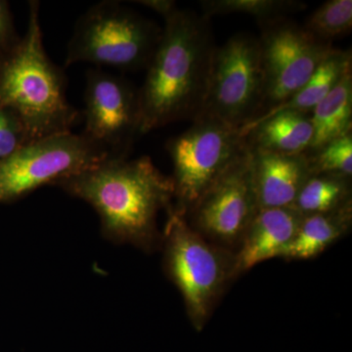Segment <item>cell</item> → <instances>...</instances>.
Instances as JSON below:
<instances>
[{
    "mask_svg": "<svg viewBox=\"0 0 352 352\" xmlns=\"http://www.w3.org/2000/svg\"><path fill=\"white\" fill-rule=\"evenodd\" d=\"M215 46L210 19L178 8L164 27L139 89L140 134L197 119L207 96Z\"/></svg>",
    "mask_w": 352,
    "mask_h": 352,
    "instance_id": "1",
    "label": "cell"
},
{
    "mask_svg": "<svg viewBox=\"0 0 352 352\" xmlns=\"http://www.w3.org/2000/svg\"><path fill=\"white\" fill-rule=\"evenodd\" d=\"M54 185L90 204L109 238L142 248L151 247L157 215L162 210H170L175 200L173 178L147 156L109 157Z\"/></svg>",
    "mask_w": 352,
    "mask_h": 352,
    "instance_id": "2",
    "label": "cell"
},
{
    "mask_svg": "<svg viewBox=\"0 0 352 352\" xmlns=\"http://www.w3.org/2000/svg\"><path fill=\"white\" fill-rule=\"evenodd\" d=\"M63 69L43 45L39 3L29 2L27 32L11 50L0 53V107L19 113L32 140L72 132L80 113L67 98Z\"/></svg>",
    "mask_w": 352,
    "mask_h": 352,
    "instance_id": "3",
    "label": "cell"
},
{
    "mask_svg": "<svg viewBox=\"0 0 352 352\" xmlns=\"http://www.w3.org/2000/svg\"><path fill=\"white\" fill-rule=\"evenodd\" d=\"M162 30L120 2H99L76 22L65 65L85 62L122 71L146 69Z\"/></svg>",
    "mask_w": 352,
    "mask_h": 352,
    "instance_id": "4",
    "label": "cell"
},
{
    "mask_svg": "<svg viewBox=\"0 0 352 352\" xmlns=\"http://www.w3.org/2000/svg\"><path fill=\"white\" fill-rule=\"evenodd\" d=\"M164 235L166 270L182 293L194 327L201 331L232 278L233 256L205 239L173 207Z\"/></svg>",
    "mask_w": 352,
    "mask_h": 352,
    "instance_id": "5",
    "label": "cell"
},
{
    "mask_svg": "<svg viewBox=\"0 0 352 352\" xmlns=\"http://www.w3.org/2000/svg\"><path fill=\"white\" fill-rule=\"evenodd\" d=\"M173 164V208L186 215L201 196L248 149L245 136L219 120L198 117L166 144Z\"/></svg>",
    "mask_w": 352,
    "mask_h": 352,
    "instance_id": "6",
    "label": "cell"
},
{
    "mask_svg": "<svg viewBox=\"0 0 352 352\" xmlns=\"http://www.w3.org/2000/svg\"><path fill=\"white\" fill-rule=\"evenodd\" d=\"M263 73L258 38L237 34L217 47L205 103L199 117L244 129L261 113Z\"/></svg>",
    "mask_w": 352,
    "mask_h": 352,
    "instance_id": "7",
    "label": "cell"
},
{
    "mask_svg": "<svg viewBox=\"0 0 352 352\" xmlns=\"http://www.w3.org/2000/svg\"><path fill=\"white\" fill-rule=\"evenodd\" d=\"M109 157L82 134L65 132L32 141L0 162V203L18 200Z\"/></svg>",
    "mask_w": 352,
    "mask_h": 352,
    "instance_id": "8",
    "label": "cell"
},
{
    "mask_svg": "<svg viewBox=\"0 0 352 352\" xmlns=\"http://www.w3.org/2000/svg\"><path fill=\"white\" fill-rule=\"evenodd\" d=\"M259 25L263 103L256 119L298 92L333 48L332 44L317 41L289 18Z\"/></svg>",
    "mask_w": 352,
    "mask_h": 352,
    "instance_id": "9",
    "label": "cell"
},
{
    "mask_svg": "<svg viewBox=\"0 0 352 352\" xmlns=\"http://www.w3.org/2000/svg\"><path fill=\"white\" fill-rule=\"evenodd\" d=\"M258 210L248 148L185 217L208 242L233 248L239 245Z\"/></svg>",
    "mask_w": 352,
    "mask_h": 352,
    "instance_id": "10",
    "label": "cell"
},
{
    "mask_svg": "<svg viewBox=\"0 0 352 352\" xmlns=\"http://www.w3.org/2000/svg\"><path fill=\"white\" fill-rule=\"evenodd\" d=\"M82 135L112 157H129L141 135L139 90L124 78L101 69L87 72Z\"/></svg>",
    "mask_w": 352,
    "mask_h": 352,
    "instance_id": "11",
    "label": "cell"
},
{
    "mask_svg": "<svg viewBox=\"0 0 352 352\" xmlns=\"http://www.w3.org/2000/svg\"><path fill=\"white\" fill-rule=\"evenodd\" d=\"M302 217L293 207L258 210L233 254L232 278L268 259L284 258Z\"/></svg>",
    "mask_w": 352,
    "mask_h": 352,
    "instance_id": "12",
    "label": "cell"
},
{
    "mask_svg": "<svg viewBox=\"0 0 352 352\" xmlns=\"http://www.w3.org/2000/svg\"><path fill=\"white\" fill-rule=\"evenodd\" d=\"M249 150L259 210L293 207L303 185L311 176L307 155Z\"/></svg>",
    "mask_w": 352,
    "mask_h": 352,
    "instance_id": "13",
    "label": "cell"
},
{
    "mask_svg": "<svg viewBox=\"0 0 352 352\" xmlns=\"http://www.w3.org/2000/svg\"><path fill=\"white\" fill-rule=\"evenodd\" d=\"M248 147L282 155L305 154L312 140L311 113L283 111L243 132Z\"/></svg>",
    "mask_w": 352,
    "mask_h": 352,
    "instance_id": "14",
    "label": "cell"
},
{
    "mask_svg": "<svg viewBox=\"0 0 352 352\" xmlns=\"http://www.w3.org/2000/svg\"><path fill=\"white\" fill-rule=\"evenodd\" d=\"M349 72H352L351 51L333 48L319 65L318 69L315 71L309 80L298 92L284 103L271 109L258 119L241 129V133L261 120L267 119L270 116L283 111L311 113L315 107Z\"/></svg>",
    "mask_w": 352,
    "mask_h": 352,
    "instance_id": "15",
    "label": "cell"
},
{
    "mask_svg": "<svg viewBox=\"0 0 352 352\" xmlns=\"http://www.w3.org/2000/svg\"><path fill=\"white\" fill-rule=\"evenodd\" d=\"M352 224V201L332 212L303 215L285 259L316 258L346 235Z\"/></svg>",
    "mask_w": 352,
    "mask_h": 352,
    "instance_id": "16",
    "label": "cell"
},
{
    "mask_svg": "<svg viewBox=\"0 0 352 352\" xmlns=\"http://www.w3.org/2000/svg\"><path fill=\"white\" fill-rule=\"evenodd\" d=\"M311 122L314 134L307 153L352 132V72L312 111Z\"/></svg>",
    "mask_w": 352,
    "mask_h": 352,
    "instance_id": "17",
    "label": "cell"
},
{
    "mask_svg": "<svg viewBox=\"0 0 352 352\" xmlns=\"http://www.w3.org/2000/svg\"><path fill=\"white\" fill-rule=\"evenodd\" d=\"M351 201V177L322 173L310 176L293 208L302 215L332 212Z\"/></svg>",
    "mask_w": 352,
    "mask_h": 352,
    "instance_id": "18",
    "label": "cell"
},
{
    "mask_svg": "<svg viewBox=\"0 0 352 352\" xmlns=\"http://www.w3.org/2000/svg\"><path fill=\"white\" fill-rule=\"evenodd\" d=\"M201 15L210 18L228 14H244L258 20V24L288 18L307 8L298 0H204L200 2Z\"/></svg>",
    "mask_w": 352,
    "mask_h": 352,
    "instance_id": "19",
    "label": "cell"
},
{
    "mask_svg": "<svg viewBox=\"0 0 352 352\" xmlns=\"http://www.w3.org/2000/svg\"><path fill=\"white\" fill-rule=\"evenodd\" d=\"M303 29L317 41L332 44L333 39L351 31V0L326 1L307 18Z\"/></svg>",
    "mask_w": 352,
    "mask_h": 352,
    "instance_id": "20",
    "label": "cell"
},
{
    "mask_svg": "<svg viewBox=\"0 0 352 352\" xmlns=\"http://www.w3.org/2000/svg\"><path fill=\"white\" fill-rule=\"evenodd\" d=\"M311 175H352V132L312 153H305Z\"/></svg>",
    "mask_w": 352,
    "mask_h": 352,
    "instance_id": "21",
    "label": "cell"
},
{
    "mask_svg": "<svg viewBox=\"0 0 352 352\" xmlns=\"http://www.w3.org/2000/svg\"><path fill=\"white\" fill-rule=\"evenodd\" d=\"M32 142L30 132L19 113L0 107V162Z\"/></svg>",
    "mask_w": 352,
    "mask_h": 352,
    "instance_id": "22",
    "label": "cell"
},
{
    "mask_svg": "<svg viewBox=\"0 0 352 352\" xmlns=\"http://www.w3.org/2000/svg\"><path fill=\"white\" fill-rule=\"evenodd\" d=\"M20 39L14 25L10 6L6 0H0V53L11 50Z\"/></svg>",
    "mask_w": 352,
    "mask_h": 352,
    "instance_id": "23",
    "label": "cell"
},
{
    "mask_svg": "<svg viewBox=\"0 0 352 352\" xmlns=\"http://www.w3.org/2000/svg\"><path fill=\"white\" fill-rule=\"evenodd\" d=\"M134 2L160 14V15L163 16L164 19H166V17L170 16L178 9L177 4L173 0H138V1Z\"/></svg>",
    "mask_w": 352,
    "mask_h": 352,
    "instance_id": "24",
    "label": "cell"
}]
</instances>
